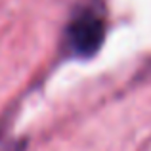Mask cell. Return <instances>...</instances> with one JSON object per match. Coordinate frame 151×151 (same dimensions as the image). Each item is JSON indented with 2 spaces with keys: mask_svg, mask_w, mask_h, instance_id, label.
Wrapping results in <instances>:
<instances>
[{
  "mask_svg": "<svg viewBox=\"0 0 151 151\" xmlns=\"http://www.w3.org/2000/svg\"><path fill=\"white\" fill-rule=\"evenodd\" d=\"M103 37H105L103 19L94 12H82L67 27L65 44L77 58H90L101 48Z\"/></svg>",
  "mask_w": 151,
  "mask_h": 151,
  "instance_id": "6da1fadb",
  "label": "cell"
}]
</instances>
